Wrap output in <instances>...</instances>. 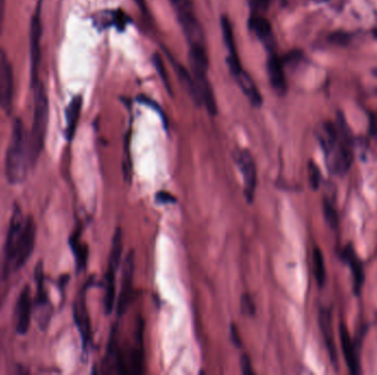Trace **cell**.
Masks as SVG:
<instances>
[{
    "label": "cell",
    "mask_w": 377,
    "mask_h": 375,
    "mask_svg": "<svg viewBox=\"0 0 377 375\" xmlns=\"http://www.w3.org/2000/svg\"><path fill=\"white\" fill-rule=\"evenodd\" d=\"M37 226L33 216H23L19 207L13 209L5 244V261L11 271L21 270L33 254Z\"/></svg>",
    "instance_id": "cell-1"
},
{
    "label": "cell",
    "mask_w": 377,
    "mask_h": 375,
    "mask_svg": "<svg viewBox=\"0 0 377 375\" xmlns=\"http://www.w3.org/2000/svg\"><path fill=\"white\" fill-rule=\"evenodd\" d=\"M319 141L325 151L327 167L333 174L343 175L353 162L352 134L340 118L337 124L325 122L319 132Z\"/></svg>",
    "instance_id": "cell-2"
},
{
    "label": "cell",
    "mask_w": 377,
    "mask_h": 375,
    "mask_svg": "<svg viewBox=\"0 0 377 375\" xmlns=\"http://www.w3.org/2000/svg\"><path fill=\"white\" fill-rule=\"evenodd\" d=\"M29 162V137L23 122L16 118L13 124L11 142L6 155V177L11 184H21L27 177Z\"/></svg>",
    "instance_id": "cell-3"
},
{
    "label": "cell",
    "mask_w": 377,
    "mask_h": 375,
    "mask_svg": "<svg viewBox=\"0 0 377 375\" xmlns=\"http://www.w3.org/2000/svg\"><path fill=\"white\" fill-rule=\"evenodd\" d=\"M35 102H33V120L29 136V162L31 167L37 163L45 148V136L48 130L49 100L45 88L40 82L33 86Z\"/></svg>",
    "instance_id": "cell-4"
},
{
    "label": "cell",
    "mask_w": 377,
    "mask_h": 375,
    "mask_svg": "<svg viewBox=\"0 0 377 375\" xmlns=\"http://www.w3.org/2000/svg\"><path fill=\"white\" fill-rule=\"evenodd\" d=\"M173 6H175L178 18L190 45H205L204 33H203L200 23L193 13L190 1L180 0L173 4Z\"/></svg>",
    "instance_id": "cell-5"
},
{
    "label": "cell",
    "mask_w": 377,
    "mask_h": 375,
    "mask_svg": "<svg viewBox=\"0 0 377 375\" xmlns=\"http://www.w3.org/2000/svg\"><path fill=\"white\" fill-rule=\"evenodd\" d=\"M134 275H135V254L133 250L126 256L122 266V284L117 301V315L122 316L129 307L133 298Z\"/></svg>",
    "instance_id": "cell-6"
},
{
    "label": "cell",
    "mask_w": 377,
    "mask_h": 375,
    "mask_svg": "<svg viewBox=\"0 0 377 375\" xmlns=\"http://www.w3.org/2000/svg\"><path fill=\"white\" fill-rule=\"evenodd\" d=\"M236 163L244 181V194L248 203H252L257 187V169L255 161L248 150H240L236 155Z\"/></svg>",
    "instance_id": "cell-7"
},
{
    "label": "cell",
    "mask_w": 377,
    "mask_h": 375,
    "mask_svg": "<svg viewBox=\"0 0 377 375\" xmlns=\"http://www.w3.org/2000/svg\"><path fill=\"white\" fill-rule=\"evenodd\" d=\"M13 102V73L11 62L3 49H0V106L11 112Z\"/></svg>",
    "instance_id": "cell-8"
},
{
    "label": "cell",
    "mask_w": 377,
    "mask_h": 375,
    "mask_svg": "<svg viewBox=\"0 0 377 375\" xmlns=\"http://www.w3.org/2000/svg\"><path fill=\"white\" fill-rule=\"evenodd\" d=\"M31 315H33V296L30 286H23L16 303V333L25 335L30 328Z\"/></svg>",
    "instance_id": "cell-9"
},
{
    "label": "cell",
    "mask_w": 377,
    "mask_h": 375,
    "mask_svg": "<svg viewBox=\"0 0 377 375\" xmlns=\"http://www.w3.org/2000/svg\"><path fill=\"white\" fill-rule=\"evenodd\" d=\"M41 35H42V28H41L40 13L37 11L33 17L30 25V72L33 86L39 83L37 75L41 61Z\"/></svg>",
    "instance_id": "cell-10"
},
{
    "label": "cell",
    "mask_w": 377,
    "mask_h": 375,
    "mask_svg": "<svg viewBox=\"0 0 377 375\" xmlns=\"http://www.w3.org/2000/svg\"><path fill=\"white\" fill-rule=\"evenodd\" d=\"M35 286H37V292H35V304H37V321L41 328H45V326L48 325L49 319H50V309L51 306L49 303L48 295L45 292V273H43V266L41 262L37 263L35 271Z\"/></svg>",
    "instance_id": "cell-11"
},
{
    "label": "cell",
    "mask_w": 377,
    "mask_h": 375,
    "mask_svg": "<svg viewBox=\"0 0 377 375\" xmlns=\"http://www.w3.org/2000/svg\"><path fill=\"white\" fill-rule=\"evenodd\" d=\"M135 339L134 345L130 348L128 357H129V367L128 373L133 374H141L144 373V365H145V352H144V321L141 319H138L136 323Z\"/></svg>",
    "instance_id": "cell-12"
},
{
    "label": "cell",
    "mask_w": 377,
    "mask_h": 375,
    "mask_svg": "<svg viewBox=\"0 0 377 375\" xmlns=\"http://www.w3.org/2000/svg\"><path fill=\"white\" fill-rule=\"evenodd\" d=\"M118 333L117 328L112 327V333L110 335V341H108V351H106L105 357V368L108 369V373L117 372L122 374H126L125 361L122 358V355L120 351V345H118Z\"/></svg>",
    "instance_id": "cell-13"
},
{
    "label": "cell",
    "mask_w": 377,
    "mask_h": 375,
    "mask_svg": "<svg viewBox=\"0 0 377 375\" xmlns=\"http://www.w3.org/2000/svg\"><path fill=\"white\" fill-rule=\"evenodd\" d=\"M339 333H340L341 347H342L343 355H344L347 368L352 374H359L360 373V363H359V358H357L354 343H353L352 338L349 333V329H347L345 323H340Z\"/></svg>",
    "instance_id": "cell-14"
},
{
    "label": "cell",
    "mask_w": 377,
    "mask_h": 375,
    "mask_svg": "<svg viewBox=\"0 0 377 375\" xmlns=\"http://www.w3.org/2000/svg\"><path fill=\"white\" fill-rule=\"evenodd\" d=\"M74 319L81 337H82L83 345L84 348H88L91 339V323L88 317V309H86V294L84 291L81 294L80 297L74 305Z\"/></svg>",
    "instance_id": "cell-15"
},
{
    "label": "cell",
    "mask_w": 377,
    "mask_h": 375,
    "mask_svg": "<svg viewBox=\"0 0 377 375\" xmlns=\"http://www.w3.org/2000/svg\"><path fill=\"white\" fill-rule=\"evenodd\" d=\"M221 27H222L223 40H224L225 45L228 47V53H230V56L228 57V66H230L232 74H234L243 67L240 65V59H238L232 25H231L228 17H222Z\"/></svg>",
    "instance_id": "cell-16"
},
{
    "label": "cell",
    "mask_w": 377,
    "mask_h": 375,
    "mask_svg": "<svg viewBox=\"0 0 377 375\" xmlns=\"http://www.w3.org/2000/svg\"><path fill=\"white\" fill-rule=\"evenodd\" d=\"M193 78H195V86H197L199 102L200 104L204 105L209 114L214 116L218 112V107H216V100H215L212 86L207 80V74L193 75Z\"/></svg>",
    "instance_id": "cell-17"
},
{
    "label": "cell",
    "mask_w": 377,
    "mask_h": 375,
    "mask_svg": "<svg viewBox=\"0 0 377 375\" xmlns=\"http://www.w3.org/2000/svg\"><path fill=\"white\" fill-rule=\"evenodd\" d=\"M344 261L350 266L353 278V291L355 295H359L362 291V286L364 284V270H363L362 262L355 254L354 248L351 244L345 248L343 252Z\"/></svg>",
    "instance_id": "cell-18"
},
{
    "label": "cell",
    "mask_w": 377,
    "mask_h": 375,
    "mask_svg": "<svg viewBox=\"0 0 377 375\" xmlns=\"http://www.w3.org/2000/svg\"><path fill=\"white\" fill-rule=\"evenodd\" d=\"M268 75H269L270 84L276 93L284 95L287 90V83H286L285 71L282 61L278 55L272 53L270 55L267 63Z\"/></svg>",
    "instance_id": "cell-19"
},
{
    "label": "cell",
    "mask_w": 377,
    "mask_h": 375,
    "mask_svg": "<svg viewBox=\"0 0 377 375\" xmlns=\"http://www.w3.org/2000/svg\"><path fill=\"white\" fill-rule=\"evenodd\" d=\"M235 80L240 85V90L244 93L245 96L248 98L250 104L255 107H260L262 105V95H260V90H258L257 86H256L254 81L252 80L248 72H245L244 70H240L238 72L233 74Z\"/></svg>",
    "instance_id": "cell-20"
},
{
    "label": "cell",
    "mask_w": 377,
    "mask_h": 375,
    "mask_svg": "<svg viewBox=\"0 0 377 375\" xmlns=\"http://www.w3.org/2000/svg\"><path fill=\"white\" fill-rule=\"evenodd\" d=\"M250 29L255 32L258 39H260V40L262 41L269 50H272L274 47H275L276 42L269 21L266 20L265 18L262 17V16H253L252 19H250Z\"/></svg>",
    "instance_id": "cell-21"
},
{
    "label": "cell",
    "mask_w": 377,
    "mask_h": 375,
    "mask_svg": "<svg viewBox=\"0 0 377 375\" xmlns=\"http://www.w3.org/2000/svg\"><path fill=\"white\" fill-rule=\"evenodd\" d=\"M319 323L330 358H331L333 364L337 365V349H335V340H333L332 319H331L330 311H320Z\"/></svg>",
    "instance_id": "cell-22"
},
{
    "label": "cell",
    "mask_w": 377,
    "mask_h": 375,
    "mask_svg": "<svg viewBox=\"0 0 377 375\" xmlns=\"http://www.w3.org/2000/svg\"><path fill=\"white\" fill-rule=\"evenodd\" d=\"M83 100L81 96H75L70 104H69L66 112H65V120H66V128H65V137L68 141L74 138L76 127H78L79 119H80L81 110H82Z\"/></svg>",
    "instance_id": "cell-23"
},
{
    "label": "cell",
    "mask_w": 377,
    "mask_h": 375,
    "mask_svg": "<svg viewBox=\"0 0 377 375\" xmlns=\"http://www.w3.org/2000/svg\"><path fill=\"white\" fill-rule=\"evenodd\" d=\"M189 60H190L192 75L207 74L209 59H207L205 45H190Z\"/></svg>",
    "instance_id": "cell-24"
},
{
    "label": "cell",
    "mask_w": 377,
    "mask_h": 375,
    "mask_svg": "<svg viewBox=\"0 0 377 375\" xmlns=\"http://www.w3.org/2000/svg\"><path fill=\"white\" fill-rule=\"evenodd\" d=\"M117 270L108 268V273L105 275V296H104V307L106 314L112 313L115 304L116 283L115 274Z\"/></svg>",
    "instance_id": "cell-25"
},
{
    "label": "cell",
    "mask_w": 377,
    "mask_h": 375,
    "mask_svg": "<svg viewBox=\"0 0 377 375\" xmlns=\"http://www.w3.org/2000/svg\"><path fill=\"white\" fill-rule=\"evenodd\" d=\"M122 252V236L120 228L116 229L115 234L112 237V248H110V258H108V268L117 270L120 263Z\"/></svg>",
    "instance_id": "cell-26"
},
{
    "label": "cell",
    "mask_w": 377,
    "mask_h": 375,
    "mask_svg": "<svg viewBox=\"0 0 377 375\" xmlns=\"http://www.w3.org/2000/svg\"><path fill=\"white\" fill-rule=\"evenodd\" d=\"M313 263L315 281H317L319 287H323L325 284V278H327V271H325V258H323V251L318 246H315V250H313Z\"/></svg>",
    "instance_id": "cell-27"
},
{
    "label": "cell",
    "mask_w": 377,
    "mask_h": 375,
    "mask_svg": "<svg viewBox=\"0 0 377 375\" xmlns=\"http://www.w3.org/2000/svg\"><path fill=\"white\" fill-rule=\"evenodd\" d=\"M175 70H177L178 78L181 81V84H182L183 88L187 90V94L190 95L193 100H195V102L200 104L193 75H191L190 73L187 72L182 65H177V66H175Z\"/></svg>",
    "instance_id": "cell-28"
},
{
    "label": "cell",
    "mask_w": 377,
    "mask_h": 375,
    "mask_svg": "<svg viewBox=\"0 0 377 375\" xmlns=\"http://www.w3.org/2000/svg\"><path fill=\"white\" fill-rule=\"evenodd\" d=\"M71 246H72L73 254L76 260V266L79 271L86 268V258H88V249L84 244H81L78 237H73L70 240Z\"/></svg>",
    "instance_id": "cell-29"
},
{
    "label": "cell",
    "mask_w": 377,
    "mask_h": 375,
    "mask_svg": "<svg viewBox=\"0 0 377 375\" xmlns=\"http://www.w3.org/2000/svg\"><path fill=\"white\" fill-rule=\"evenodd\" d=\"M323 211H325V220H327L330 227L337 228V224H339L337 210H335L332 203H330V201H327V198H325V201H323Z\"/></svg>",
    "instance_id": "cell-30"
},
{
    "label": "cell",
    "mask_w": 377,
    "mask_h": 375,
    "mask_svg": "<svg viewBox=\"0 0 377 375\" xmlns=\"http://www.w3.org/2000/svg\"><path fill=\"white\" fill-rule=\"evenodd\" d=\"M103 19H106V20L110 23V25H114L117 28L118 30H122L124 28H126L128 23V18L125 13L122 11H117L115 13H110V16L108 15V18L102 17Z\"/></svg>",
    "instance_id": "cell-31"
},
{
    "label": "cell",
    "mask_w": 377,
    "mask_h": 375,
    "mask_svg": "<svg viewBox=\"0 0 377 375\" xmlns=\"http://www.w3.org/2000/svg\"><path fill=\"white\" fill-rule=\"evenodd\" d=\"M308 177H309L310 185L313 189H318L320 186V181H321V174H320L319 167L310 161L308 165Z\"/></svg>",
    "instance_id": "cell-32"
},
{
    "label": "cell",
    "mask_w": 377,
    "mask_h": 375,
    "mask_svg": "<svg viewBox=\"0 0 377 375\" xmlns=\"http://www.w3.org/2000/svg\"><path fill=\"white\" fill-rule=\"evenodd\" d=\"M153 63H155L156 69H157L158 73H159L160 78L163 80V84H165L166 88L168 90H170V85H169V81H168L167 71H166L165 64H163V60L160 59L159 55H155L153 57Z\"/></svg>",
    "instance_id": "cell-33"
},
{
    "label": "cell",
    "mask_w": 377,
    "mask_h": 375,
    "mask_svg": "<svg viewBox=\"0 0 377 375\" xmlns=\"http://www.w3.org/2000/svg\"><path fill=\"white\" fill-rule=\"evenodd\" d=\"M240 304H242V311L245 315L253 316L255 314V304L250 296H243Z\"/></svg>",
    "instance_id": "cell-34"
},
{
    "label": "cell",
    "mask_w": 377,
    "mask_h": 375,
    "mask_svg": "<svg viewBox=\"0 0 377 375\" xmlns=\"http://www.w3.org/2000/svg\"><path fill=\"white\" fill-rule=\"evenodd\" d=\"M156 201H159L161 204H171L175 203V198L168 191H160L156 194Z\"/></svg>",
    "instance_id": "cell-35"
},
{
    "label": "cell",
    "mask_w": 377,
    "mask_h": 375,
    "mask_svg": "<svg viewBox=\"0 0 377 375\" xmlns=\"http://www.w3.org/2000/svg\"><path fill=\"white\" fill-rule=\"evenodd\" d=\"M240 365H242L243 374H254L252 369V363H250V359L248 355H242V359H240Z\"/></svg>",
    "instance_id": "cell-36"
},
{
    "label": "cell",
    "mask_w": 377,
    "mask_h": 375,
    "mask_svg": "<svg viewBox=\"0 0 377 375\" xmlns=\"http://www.w3.org/2000/svg\"><path fill=\"white\" fill-rule=\"evenodd\" d=\"M231 335H232L233 343L236 345H240V338L238 335V331H236V327L234 325L231 326Z\"/></svg>",
    "instance_id": "cell-37"
},
{
    "label": "cell",
    "mask_w": 377,
    "mask_h": 375,
    "mask_svg": "<svg viewBox=\"0 0 377 375\" xmlns=\"http://www.w3.org/2000/svg\"><path fill=\"white\" fill-rule=\"evenodd\" d=\"M250 5L255 9H262L267 4V0H248Z\"/></svg>",
    "instance_id": "cell-38"
},
{
    "label": "cell",
    "mask_w": 377,
    "mask_h": 375,
    "mask_svg": "<svg viewBox=\"0 0 377 375\" xmlns=\"http://www.w3.org/2000/svg\"><path fill=\"white\" fill-rule=\"evenodd\" d=\"M4 15H5V0H0V30L3 28Z\"/></svg>",
    "instance_id": "cell-39"
},
{
    "label": "cell",
    "mask_w": 377,
    "mask_h": 375,
    "mask_svg": "<svg viewBox=\"0 0 377 375\" xmlns=\"http://www.w3.org/2000/svg\"><path fill=\"white\" fill-rule=\"evenodd\" d=\"M135 3L137 4L138 7L140 8V11H143L145 15H148L147 6H146V0H135Z\"/></svg>",
    "instance_id": "cell-40"
},
{
    "label": "cell",
    "mask_w": 377,
    "mask_h": 375,
    "mask_svg": "<svg viewBox=\"0 0 377 375\" xmlns=\"http://www.w3.org/2000/svg\"><path fill=\"white\" fill-rule=\"evenodd\" d=\"M373 126L377 129V114H375L374 119H373Z\"/></svg>",
    "instance_id": "cell-41"
},
{
    "label": "cell",
    "mask_w": 377,
    "mask_h": 375,
    "mask_svg": "<svg viewBox=\"0 0 377 375\" xmlns=\"http://www.w3.org/2000/svg\"><path fill=\"white\" fill-rule=\"evenodd\" d=\"M374 37L377 39V29H375L374 30Z\"/></svg>",
    "instance_id": "cell-42"
},
{
    "label": "cell",
    "mask_w": 377,
    "mask_h": 375,
    "mask_svg": "<svg viewBox=\"0 0 377 375\" xmlns=\"http://www.w3.org/2000/svg\"><path fill=\"white\" fill-rule=\"evenodd\" d=\"M373 73H374L375 76H376V78H377V69Z\"/></svg>",
    "instance_id": "cell-43"
}]
</instances>
